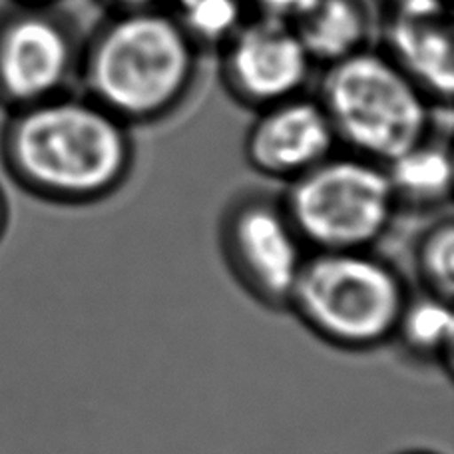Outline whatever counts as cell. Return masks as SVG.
I'll return each mask as SVG.
<instances>
[{"label":"cell","mask_w":454,"mask_h":454,"mask_svg":"<svg viewBox=\"0 0 454 454\" xmlns=\"http://www.w3.org/2000/svg\"><path fill=\"white\" fill-rule=\"evenodd\" d=\"M6 114L0 161L28 196L54 206H92L129 180V126L88 96L64 92Z\"/></svg>","instance_id":"6da1fadb"},{"label":"cell","mask_w":454,"mask_h":454,"mask_svg":"<svg viewBox=\"0 0 454 454\" xmlns=\"http://www.w3.org/2000/svg\"><path fill=\"white\" fill-rule=\"evenodd\" d=\"M198 52L166 8L116 11L82 48L78 74L88 98L124 124H152L190 96Z\"/></svg>","instance_id":"7a4b0ae2"},{"label":"cell","mask_w":454,"mask_h":454,"mask_svg":"<svg viewBox=\"0 0 454 454\" xmlns=\"http://www.w3.org/2000/svg\"><path fill=\"white\" fill-rule=\"evenodd\" d=\"M407 281L372 249L309 251L287 309L323 343L364 353L391 343Z\"/></svg>","instance_id":"3957f363"},{"label":"cell","mask_w":454,"mask_h":454,"mask_svg":"<svg viewBox=\"0 0 454 454\" xmlns=\"http://www.w3.org/2000/svg\"><path fill=\"white\" fill-rule=\"evenodd\" d=\"M315 98L333 126L337 144L379 164L425 140L439 124L436 112L442 108L383 51L369 46L325 67Z\"/></svg>","instance_id":"277c9868"},{"label":"cell","mask_w":454,"mask_h":454,"mask_svg":"<svg viewBox=\"0 0 454 454\" xmlns=\"http://www.w3.org/2000/svg\"><path fill=\"white\" fill-rule=\"evenodd\" d=\"M286 185L281 200L309 251L372 249L399 212L385 166L351 152Z\"/></svg>","instance_id":"5b68a950"},{"label":"cell","mask_w":454,"mask_h":454,"mask_svg":"<svg viewBox=\"0 0 454 454\" xmlns=\"http://www.w3.org/2000/svg\"><path fill=\"white\" fill-rule=\"evenodd\" d=\"M217 238L238 286L267 309H287L309 247L283 200L267 192L238 193L223 209Z\"/></svg>","instance_id":"8992f818"},{"label":"cell","mask_w":454,"mask_h":454,"mask_svg":"<svg viewBox=\"0 0 454 454\" xmlns=\"http://www.w3.org/2000/svg\"><path fill=\"white\" fill-rule=\"evenodd\" d=\"M80 54L74 28L54 4L11 3L0 11V108L20 110L68 92Z\"/></svg>","instance_id":"52a82bcc"},{"label":"cell","mask_w":454,"mask_h":454,"mask_svg":"<svg viewBox=\"0 0 454 454\" xmlns=\"http://www.w3.org/2000/svg\"><path fill=\"white\" fill-rule=\"evenodd\" d=\"M223 86L247 108L303 94L313 60L291 24L249 16L220 48Z\"/></svg>","instance_id":"ba28073f"},{"label":"cell","mask_w":454,"mask_h":454,"mask_svg":"<svg viewBox=\"0 0 454 454\" xmlns=\"http://www.w3.org/2000/svg\"><path fill=\"white\" fill-rule=\"evenodd\" d=\"M255 112L243 156L267 180L294 182L337 152L333 126L317 98L299 94Z\"/></svg>","instance_id":"9c48e42d"},{"label":"cell","mask_w":454,"mask_h":454,"mask_svg":"<svg viewBox=\"0 0 454 454\" xmlns=\"http://www.w3.org/2000/svg\"><path fill=\"white\" fill-rule=\"evenodd\" d=\"M452 36L450 6L387 8L383 52L442 108L454 92Z\"/></svg>","instance_id":"30bf717a"},{"label":"cell","mask_w":454,"mask_h":454,"mask_svg":"<svg viewBox=\"0 0 454 454\" xmlns=\"http://www.w3.org/2000/svg\"><path fill=\"white\" fill-rule=\"evenodd\" d=\"M383 166L399 212H436L450 204L452 152L449 132L442 134L434 128L425 140Z\"/></svg>","instance_id":"8fae6325"},{"label":"cell","mask_w":454,"mask_h":454,"mask_svg":"<svg viewBox=\"0 0 454 454\" xmlns=\"http://www.w3.org/2000/svg\"><path fill=\"white\" fill-rule=\"evenodd\" d=\"M291 27L313 64L329 67L369 46L371 14L363 0H315Z\"/></svg>","instance_id":"7c38bea8"},{"label":"cell","mask_w":454,"mask_h":454,"mask_svg":"<svg viewBox=\"0 0 454 454\" xmlns=\"http://www.w3.org/2000/svg\"><path fill=\"white\" fill-rule=\"evenodd\" d=\"M391 340L411 361L450 371L454 353L452 301L427 291L409 294Z\"/></svg>","instance_id":"4fadbf2b"},{"label":"cell","mask_w":454,"mask_h":454,"mask_svg":"<svg viewBox=\"0 0 454 454\" xmlns=\"http://www.w3.org/2000/svg\"><path fill=\"white\" fill-rule=\"evenodd\" d=\"M168 14L201 48H222L251 16L246 0H166Z\"/></svg>","instance_id":"5bb4252c"},{"label":"cell","mask_w":454,"mask_h":454,"mask_svg":"<svg viewBox=\"0 0 454 454\" xmlns=\"http://www.w3.org/2000/svg\"><path fill=\"white\" fill-rule=\"evenodd\" d=\"M420 291L452 301L454 294V223L450 215L439 217L420 238L412 254Z\"/></svg>","instance_id":"9a60e30c"},{"label":"cell","mask_w":454,"mask_h":454,"mask_svg":"<svg viewBox=\"0 0 454 454\" xmlns=\"http://www.w3.org/2000/svg\"><path fill=\"white\" fill-rule=\"evenodd\" d=\"M251 16L294 24L309 11L315 0H246Z\"/></svg>","instance_id":"2e32d148"},{"label":"cell","mask_w":454,"mask_h":454,"mask_svg":"<svg viewBox=\"0 0 454 454\" xmlns=\"http://www.w3.org/2000/svg\"><path fill=\"white\" fill-rule=\"evenodd\" d=\"M114 11H137V8H158L164 6L166 0H104Z\"/></svg>","instance_id":"e0dca14e"},{"label":"cell","mask_w":454,"mask_h":454,"mask_svg":"<svg viewBox=\"0 0 454 454\" xmlns=\"http://www.w3.org/2000/svg\"><path fill=\"white\" fill-rule=\"evenodd\" d=\"M387 8H434L449 6V0H385Z\"/></svg>","instance_id":"ac0fdd59"},{"label":"cell","mask_w":454,"mask_h":454,"mask_svg":"<svg viewBox=\"0 0 454 454\" xmlns=\"http://www.w3.org/2000/svg\"><path fill=\"white\" fill-rule=\"evenodd\" d=\"M8 227H11V200H8L3 184H0V243L4 239Z\"/></svg>","instance_id":"d6986e66"},{"label":"cell","mask_w":454,"mask_h":454,"mask_svg":"<svg viewBox=\"0 0 454 454\" xmlns=\"http://www.w3.org/2000/svg\"><path fill=\"white\" fill-rule=\"evenodd\" d=\"M12 4H36V6H52L56 0H11Z\"/></svg>","instance_id":"ffe728a7"},{"label":"cell","mask_w":454,"mask_h":454,"mask_svg":"<svg viewBox=\"0 0 454 454\" xmlns=\"http://www.w3.org/2000/svg\"><path fill=\"white\" fill-rule=\"evenodd\" d=\"M399 454H434V452H428V450H407V452H399Z\"/></svg>","instance_id":"44dd1931"}]
</instances>
